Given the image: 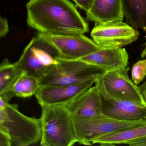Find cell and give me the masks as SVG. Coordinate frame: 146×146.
<instances>
[{
    "label": "cell",
    "mask_w": 146,
    "mask_h": 146,
    "mask_svg": "<svg viewBox=\"0 0 146 146\" xmlns=\"http://www.w3.org/2000/svg\"><path fill=\"white\" fill-rule=\"evenodd\" d=\"M145 136H146V124L98 137L92 140L91 143L92 145L97 144L102 146L127 145L130 142Z\"/></svg>",
    "instance_id": "9a60e30c"
},
{
    "label": "cell",
    "mask_w": 146,
    "mask_h": 146,
    "mask_svg": "<svg viewBox=\"0 0 146 146\" xmlns=\"http://www.w3.org/2000/svg\"><path fill=\"white\" fill-rule=\"evenodd\" d=\"M131 77L136 85H140L146 77V58L139 60L133 65L131 71Z\"/></svg>",
    "instance_id": "d6986e66"
},
{
    "label": "cell",
    "mask_w": 146,
    "mask_h": 146,
    "mask_svg": "<svg viewBox=\"0 0 146 146\" xmlns=\"http://www.w3.org/2000/svg\"><path fill=\"white\" fill-rule=\"evenodd\" d=\"M127 23L143 31L146 37V0H122Z\"/></svg>",
    "instance_id": "e0dca14e"
},
{
    "label": "cell",
    "mask_w": 146,
    "mask_h": 146,
    "mask_svg": "<svg viewBox=\"0 0 146 146\" xmlns=\"http://www.w3.org/2000/svg\"><path fill=\"white\" fill-rule=\"evenodd\" d=\"M80 60L100 67L106 71L121 67H128L129 56L124 48H102L84 56Z\"/></svg>",
    "instance_id": "4fadbf2b"
},
{
    "label": "cell",
    "mask_w": 146,
    "mask_h": 146,
    "mask_svg": "<svg viewBox=\"0 0 146 146\" xmlns=\"http://www.w3.org/2000/svg\"><path fill=\"white\" fill-rule=\"evenodd\" d=\"M40 87L39 78L23 72L14 84L13 94L14 96L31 97L35 95Z\"/></svg>",
    "instance_id": "ac0fdd59"
},
{
    "label": "cell",
    "mask_w": 146,
    "mask_h": 146,
    "mask_svg": "<svg viewBox=\"0 0 146 146\" xmlns=\"http://www.w3.org/2000/svg\"><path fill=\"white\" fill-rule=\"evenodd\" d=\"M77 7L85 11H88L91 7L94 0H72Z\"/></svg>",
    "instance_id": "ffe728a7"
},
{
    "label": "cell",
    "mask_w": 146,
    "mask_h": 146,
    "mask_svg": "<svg viewBox=\"0 0 146 146\" xmlns=\"http://www.w3.org/2000/svg\"><path fill=\"white\" fill-rule=\"evenodd\" d=\"M124 17L122 0H94L86 12L87 19L96 24L123 21Z\"/></svg>",
    "instance_id": "5bb4252c"
},
{
    "label": "cell",
    "mask_w": 146,
    "mask_h": 146,
    "mask_svg": "<svg viewBox=\"0 0 146 146\" xmlns=\"http://www.w3.org/2000/svg\"><path fill=\"white\" fill-rule=\"evenodd\" d=\"M127 145L130 146H146V136L133 140Z\"/></svg>",
    "instance_id": "603a6c76"
},
{
    "label": "cell",
    "mask_w": 146,
    "mask_h": 146,
    "mask_svg": "<svg viewBox=\"0 0 146 146\" xmlns=\"http://www.w3.org/2000/svg\"><path fill=\"white\" fill-rule=\"evenodd\" d=\"M98 66L80 60L60 58L40 79L41 86L72 85L98 79L106 72Z\"/></svg>",
    "instance_id": "277c9868"
},
{
    "label": "cell",
    "mask_w": 146,
    "mask_h": 146,
    "mask_svg": "<svg viewBox=\"0 0 146 146\" xmlns=\"http://www.w3.org/2000/svg\"><path fill=\"white\" fill-rule=\"evenodd\" d=\"M41 107V146H71L78 142L72 115L65 105Z\"/></svg>",
    "instance_id": "7a4b0ae2"
},
{
    "label": "cell",
    "mask_w": 146,
    "mask_h": 146,
    "mask_svg": "<svg viewBox=\"0 0 146 146\" xmlns=\"http://www.w3.org/2000/svg\"><path fill=\"white\" fill-rule=\"evenodd\" d=\"M0 146H11V139L4 131H0Z\"/></svg>",
    "instance_id": "7402d4cb"
},
{
    "label": "cell",
    "mask_w": 146,
    "mask_h": 146,
    "mask_svg": "<svg viewBox=\"0 0 146 146\" xmlns=\"http://www.w3.org/2000/svg\"><path fill=\"white\" fill-rule=\"evenodd\" d=\"M9 26L8 21L5 18H0V36L1 37L5 36L9 32Z\"/></svg>",
    "instance_id": "44dd1931"
},
{
    "label": "cell",
    "mask_w": 146,
    "mask_h": 146,
    "mask_svg": "<svg viewBox=\"0 0 146 146\" xmlns=\"http://www.w3.org/2000/svg\"><path fill=\"white\" fill-rule=\"evenodd\" d=\"M27 24L39 33L52 35L84 34L88 24L70 0H30Z\"/></svg>",
    "instance_id": "6da1fadb"
},
{
    "label": "cell",
    "mask_w": 146,
    "mask_h": 146,
    "mask_svg": "<svg viewBox=\"0 0 146 146\" xmlns=\"http://www.w3.org/2000/svg\"><path fill=\"white\" fill-rule=\"evenodd\" d=\"M23 72L17 62L13 64L7 59H5L1 63L0 66V98L7 103H9L14 97L13 88Z\"/></svg>",
    "instance_id": "2e32d148"
},
{
    "label": "cell",
    "mask_w": 146,
    "mask_h": 146,
    "mask_svg": "<svg viewBox=\"0 0 146 146\" xmlns=\"http://www.w3.org/2000/svg\"><path fill=\"white\" fill-rule=\"evenodd\" d=\"M138 87L146 101V79H145V81L142 84L139 85Z\"/></svg>",
    "instance_id": "cb8c5ba5"
},
{
    "label": "cell",
    "mask_w": 146,
    "mask_h": 146,
    "mask_svg": "<svg viewBox=\"0 0 146 146\" xmlns=\"http://www.w3.org/2000/svg\"><path fill=\"white\" fill-rule=\"evenodd\" d=\"M65 105L72 115L76 117L89 118L105 115L102 112L100 94L95 84Z\"/></svg>",
    "instance_id": "7c38bea8"
},
{
    "label": "cell",
    "mask_w": 146,
    "mask_h": 146,
    "mask_svg": "<svg viewBox=\"0 0 146 146\" xmlns=\"http://www.w3.org/2000/svg\"><path fill=\"white\" fill-rule=\"evenodd\" d=\"M0 131L8 135L11 146H28L40 141V118L26 116L19 111L17 104L8 103L0 109Z\"/></svg>",
    "instance_id": "3957f363"
},
{
    "label": "cell",
    "mask_w": 146,
    "mask_h": 146,
    "mask_svg": "<svg viewBox=\"0 0 146 146\" xmlns=\"http://www.w3.org/2000/svg\"><path fill=\"white\" fill-rule=\"evenodd\" d=\"M141 57L143 59L146 58V42L145 43V45H144V48H143V50L141 53ZM145 79H146V77Z\"/></svg>",
    "instance_id": "d4e9b609"
},
{
    "label": "cell",
    "mask_w": 146,
    "mask_h": 146,
    "mask_svg": "<svg viewBox=\"0 0 146 146\" xmlns=\"http://www.w3.org/2000/svg\"><path fill=\"white\" fill-rule=\"evenodd\" d=\"M129 69L128 66L107 71L99 79L108 93L113 96L146 106V101L138 86L129 76Z\"/></svg>",
    "instance_id": "ba28073f"
},
{
    "label": "cell",
    "mask_w": 146,
    "mask_h": 146,
    "mask_svg": "<svg viewBox=\"0 0 146 146\" xmlns=\"http://www.w3.org/2000/svg\"><path fill=\"white\" fill-rule=\"evenodd\" d=\"M60 58L57 48L37 35L26 46L17 63L23 72L40 79Z\"/></svg>",
    "instance_id": "5b68a950"
},
{
    "label": "cell",
    "mask_w": 146,
    "mask_h": 146,
    "mask_svg": "<svg viewBox=\"0 0 146 146\" xmlns=\"http://www.w3.org/2000/svg\"><path fill=\"white\" fill-rule=\"evenodd\" d=\"M72 117L78 143L85 145H92V140L98 137L146 124L145 120L123 121L106 115L89 118Z\"/></svg>",
    "instance_id": "8992f818"
},
{
    "label": "cell",
    "mask_w": 146,
    "mask_h": 146,
    "mask_svg": "<svg viewBox=\"0 0 146 146\" xmlns=\"http://www.w3.org/2000/svg\"><path fill=\"white\" fill-rule=\"evenodd\" d=\"M97 79L72 85L41 86L36 97L41 106L66 105L92 87Z\"/></svg>",
    "instance_id": "8fae6325"
},
{
    "label": "cell",
    "mask_w": 146,
    "mask_h": 146,
    "mask_svg": "<svg viewBox=\"0 0 146 146\" xmlns=\"http://www.w3.org/2000/svg\"><path fill=\"white\" fill-rule=\"evenodd\" d=\"M99 78L95 84L100 94L104 115L123 121L146 120V106L113 96L108 93Z\"/></svg>",
    "instance_id": "9c48e42d"
},
{
    "label": "cell",
    "mask_w": 146,
    "mask_h": 146,
    "mask_svg": "<svg viewBox=\"0 0 146 146\" xmlns=\"http://www.w3.org/2000/svg\"><path fill=\"white\" fill-rule=\"evenodd\" d=\"M90 35L102 48H122L133 43L139 36L137 30L123 21L96 23Z\"/></svg>",
    "instance_id": "52a82bcc"
},
{
    "label": "cell",
    "mask_w": 146,
    "mask_h": 146,
    "mask_svg": "<svg viewBox=\"0 0 146 146\" xmlns=\"http://www.w3.org/2000/svg\"><path fill=\"white\" fill-rule=\"evenodd\" d=\"M37 35L52 43L65 59H79L102 48L84 34Z\"/></svg>",
    "instance_id": "30bf717a"
}]
</instances>
